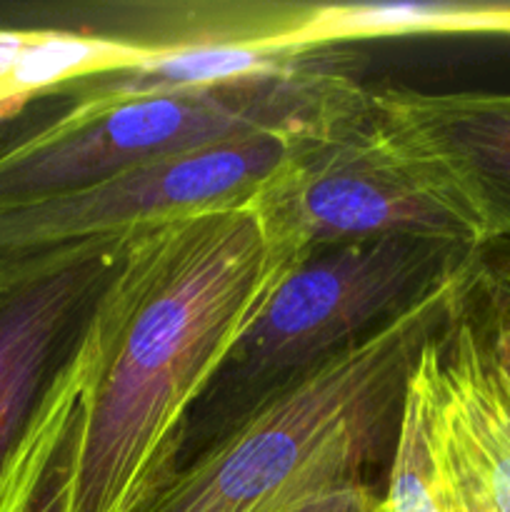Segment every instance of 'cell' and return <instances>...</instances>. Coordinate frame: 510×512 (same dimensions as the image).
<instances>
[{
	"label": "cell",
	"mask_w": 510,
	"mask_h": 512,
	"mask_svg": "<svg viewBox=\"0 0 510 512\" xmlns=\"http://www.w3.org/2000/svg\"><path fill=\"white\" fill-rule=\"evenodd\" d=\"M318 135V133H315ZM313 135L265 130L0 210V258L40 255L248 200Z\"/></svg>",
	"instance_id": "8992f818"
},
{
	"label": "cell",
	"mask_w": 510,
	"mask_h": 512,
	"mask_svg": "<svg viewBox=\"0 0 510 512\" xmlns=\"http://www.w3.org/2000/svg\"><path fill=\"white\" fill-rule=\"evenodd\" d=\"M165 50L170 48L118 35L33 28L13 70L0 83V125L18 118L33 100L53 98L75 80L135 68Z\"/></svg>",
	"instance_id": "7c38bea8"
},
{
	"label": "cell",
	"mask_w": 510,
	"mask_h": 512,
	"mask_svg": "<svg viewBox=\"0 0 510 512\" xmlns=\"http://www.w3.org/2000/svg\"><path fill=\"white\" fill-rule=\"evenodd\" d=\"M443 335L420 353L405 385L398 433L390 453L388 488L383 493L388 512H453L445 485L433 390L435 355Z\"/></svg>",
	"instance_id": "4fadbf2b"
},
{
	"label": "cell",
	"mask_w": 510,
	"mask_h": 512,
	"mask_svg": "<svg viewBox=\"0 0 510 512\" xmlns=\"http://www.w3.org/2000/svg\"><path fill=\"white\" fill-rule=\"evenodd\" d=\"M475 253L405 235L310 250L220 373L235 418L403 313Z\"/></svg>",
	"instance_id": "5b68a950"
},
{
	"label": "cell",
	"mask_w": 510,
	"mask_h": 512,
	"mask_svg": "<svg viewBox=\"0 0 510 512\" xmlns=\"http://www.w3.org/2000/svg\"><path fill=\"white\" fill-rule=\"evenodd\" d=\"M298 512H388L385 510L383 493L373 488V485H360V488H350L345 493L325 498L320 503L308 505V508Z\"/></svg>",
	"instance_id": "9a60e30c"
},
{
	"label": "cell",
	"mask_w": 510,
	"mask_h": 512,
	"mask_svg": "<svg viewBox=\"0 0 510 512\" xmlns=\"http://www.w3.org/2000/svg\"><path fill=\"white\" fill-rule=\"evenodd\" d=\"M85 383L88 355L78 333L15 455L0 512H70Z\"/></svg>",
	"instance_id": "8fae6325"
},
{
	"label": "cell",
	"mask_w": 510,
	"mask_h": 512,
	"mask_svg": "<svg viewBox=\"0 0 510 512\" xmlns=\"http://www.w3.org/2000/svg\"><path fill=\"white\" fill-rule=\"evenodd\" d=\"M368 95L353 65L330 48L258 83L103 108L68 105L50 123L0 143V210L265 130L323 133L355 113Z\"/></svg>",
	"instance_id": "3957f363"
},
{
	"label": "cell",
	"mask_w": 510,
	"mask_h": 512,
	"mask_svg": "<svg viewBox=\"0 0 510 512\" xmlns=\"http://www.w3.org/2000/svg\"><path fill=\"white\" fill-rule=\"evenodd\" d=\"M373 100L468 175L488 208L493 238L510 233V93H425L388 85L373 90Z\"/></svg>",
	"instance_id": "ba28073f"
},
{
	"label": "cell",
	"mask_w": 510,
	"mask_h": 512,
	"mask_svg": "<svg viewBox=\"0 0 510 512\" xmlns=\"http://www.w3.org/2000/svg\"><path fill=\"white\" fill-rule=\"evenodd\" d=\"M483 305V310H490V313H500V315H510V308H498V305H485V303H480Z\"/></svg>",
	"instance_id": "2e32d148"
},
{
	"label": "cell",
	"mask_w": 510,
	"mask_h": 512,
	"mask_svg": "<svg viewBox=\"0 0 510 512\" xmlns=\"http://www.w3.org/2000/svg\"><path fill=\"white\" fill-rule=\"evenodd\" d=\"M470 263L225 423L138 512H298L370 485V470L393 453L420 353L468 303Z\"/></svg>",
	"instance_id": "7a4b0ae2"
},
{
	"label": "cell",
	"mask_w": 510,
	"mask_h": 512,
	"mask_svg": "<svg viewBox=\"0 0 510 512\" xmlns=\"http://www.w3.org/2000/svg\"><path fill=\"white\" fill-rule=\"evenodd\" d=\"M250 205L275 235L303 250L355 240H438L480 250L493 238L468 175L435 145L375 105L303 140Z\"/></svg>",
	"instance_id": "277c9868"
},
{
	"label": "cell",
	"mask_w": 510,
	"mask_h": 512,
	"mask_svg": "<svg viewBox=\"0 0 510 512\" xmlns=\"http://www.w3.org/2000/svg\"><path fill=\"white\" fill-rule=\"evenodd\" d=\"M415 35L510 38V3L498 0H410V3L310 5L305 18L265 43L285 50H330L345 43Z\"/></svg>",
	"instance_id": "30bf717a"
},
{
	"label": "cell",
	"mask_w": 510,
	"mask_h": 512,
	"mask_svg": "<svg viewBox=\"0 0 510 512\" xmlns=\"http://www.w3.org/2000/svg\"><path fill=\"white\" fill-rule=\"evenodd\" d=\"M470 295L485 305L510 308V233L498 235L473 255Z\"/></svg>",
	"instance_id": "5bb4252c"
},
{
	"label": "cell",
	"mask_w": 510,
	"mask_h": 512,
	"mask_svg": "<svg viewBox=\"0 0 510 512\" xmlns=\"http://www.w3.org/2000/svg\"><path fill=\"white\" fill-rule=\"evenodd\" d=\"M313 53L315 50L275 48L265 40L178 45L135 68L75 80L55 95L68 98V105L103 108L133 98L203 93L285 75L300 68Z\"/></svg>",
	"instance_id": "9c48e42d"
},
{
	"label": "cell",
	"mask_w": 510,
	"mask_h": 512,
	"mask_svg": "<svg viewBox=\"0 0 510 512\" xmlns=\"http://www.w3.org/2000/svg\"><path fill=\"white\" fill-rule=\"evenodd\" d=\"M128 235L0 258V505L50 380Z\"/></svg>",
	"instance_id": "52a82bcc"
},
{
	"label": "cell",
	"mask_w": 510,
	"mask_h": 512,
	"mask_svg": "<svg viewBox=\"0 0 510 512\" xmlns=\"http://www.w3.org/2000/svg\"><path fill=\"white\" fill-rule=\"evenodd\" d=\"M308 255L243 203L133 230L80 328L70 512H138L175 473L193 405Z\"/></svg>",
	"instance_id": "6da1fadb"
}]
</instances>
